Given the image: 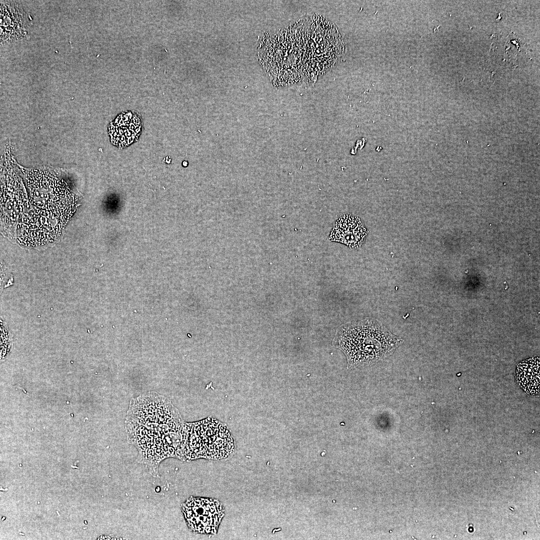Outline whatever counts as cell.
<instances>
[{"label":"cell","mask_w":540,"mask_h":540,"mask_svg":"<svg viewBox=\"0 0 540 540\" xmlns=\"http://www.w3.org/2000/svg\"><path fill=\"white\" fill-rule=\"evenodd\" d=\"M518 384L528 394L536 395L540 392V358H532L518 364L516 372Z\"/></svg>","instance_id":"8"},{"label":"cell","mask_w":540,"mask_h":540,"mask_svg":"<svg viewBox=\"0 0 540 540\" xmlns=\"http://www.w3.org/2000/svg\"><path fill=\"white\" fill-rule=\"evenodd\" d=\"M18 1H0V45L26 39L30 26L26 14Z\"/></svg>","instance_id":"5"},{"label":"cell","mask_w":540,"mask_h":540,"mask_svg":"<svg viewBox=\"0 0 540 540\" xmlns=\"http://www.w3.org/2000/svg\"><path fill=\"white\" fill-rule=\"evenodd\" d=\"M182 512L188 528L202 534H216L224 514L218 500L192 496L182 503Z\"/></svg>","instance_id":"4"},{"label":"cell","mask_w":540,"mask_h":540,"mask_svg":"<svg viewBox=\"0 0 540 540\" xmlns=\"http://www.w3.org/2000/svg\"><path fill=\"white\" fill-rule=\"evenodd\" d=\"M186 430L184 461L222 460L234 451V440L227 426L214 418L186 422Z\"/></svg>","instance_id":"3"},{"label":"cell","mask_w":540,"mask_h":540,"mask_svg":"<svg viewBox=\"0 0 540 540\" xmlns=\"http://www.w3.org/2000/svg\"><path fill=\"white\" fill-rule=\"evenodd\" d=\"M403 342L378 320L366 318L339 326L332 344L346 355L348 368H352L388 357Z\"/></svg>","instance_id":"2"},{"label":"cell","mask_w":540,"mask_h":540,"mask_svg":"<svg viewBox=\"0 0 540 540\" xmlns=\"http://www.w3.org/2000/svg\"><path fill=\"white\" fill-rule=\"evenodd\" d=\"M367 230L361 220L352 214H344L336 222L329 240L343 244L350 248L362 246L367 236Z\"/></svg>","instance_id":"6"},{"label":"cell","mask_w":540,"mask_h":540,"mask_svg":"<svg viewBox=\"0 0 540 540\" xmlns=\"http://www.w3.org/2000/svg\"><path fill=\"white\" fill-rule=\"evenodd\" d=\"M142 130L140 117L133 112L120 114L109 126L110 140L119 148H126L136 141Z\"/></svg>","instance_id":"7"},{"label":"cell","mask_w":540,"mask_h":540,"mask_svg":"<svg viewBox=\"0 0 540 540\" xmlns=\"http://www.w3.org/2000/svg\"><path fill=\"white\" fill-rule=\"evenodd\" d=\"M128 442L138 450L136 461L154 477L168 458L184 461L186 422L165 396L149 392L132 398L125 420Z\"/></svg>","instance_id":"1"}]
</instances>
